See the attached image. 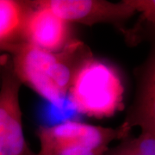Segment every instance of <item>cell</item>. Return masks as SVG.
Returning <instances> with one entry per match:
<instances>
[{"mask_svg": "<svg viewBox=\"0 0 155 155\" xmlns=\"http://www.w3.org/2000/svg\"><path fill=\"white\" fill-rule=\"evenodd\" d=\"M23 155H39L38 153H35L34 151H32V150L30 149V147H27V148H26V150H25V152H24V153H23Z\"/></svg>", "mask_w": 155, "mask_h": 155, "instance_id": "obj_11", "label": "cell"}, {"mask_svg": "<svg viewBox=\"0 0 155 155\" xmlns=\"http://www.w3.org/2000/svg\"><path fill=\"white\" fill-rule=\"evenodd\" d=\"M131 129L122 122L116 128L68 121L36 132L39 155H104L113 140L129 135Z\"/></svg>", "mask_w": 155, "mask_h": 155, "instance_id": "obj_3", "label": "cell"}, {"mask_svg": "<svg viewBox=\"0 0 155 155\" xmlns=\"http://www.w3.org/2000/svg\"><path fill=\"white\" fill-rule=\"evenodd\" d=\"M154 62L153 51L144 66L139 69L136 97L123 122L130 129L138 126L143 133L155 134Z\"/></svg>", "mask_w": 155, "mask_h": 155, "instance_id": "obj_7", "label": "cell"}, {"mask_svg": "<svg viewBox=\"0 0 155 155\" xmlns=\"http://www.w3.org/2000/svg\"><path fill=\"white\" fill-rule=\"evenodd\" d=\"M109 148L104 155H155V134L141 132L138 137H127Z\"/></svg>", "mask_w": 155, "mask_h": 155, "instance_id": "obj_9", "label": "cell"}, {"mask_svg": "<svg viewBox=\"0 0 155 155\" xmlns=\"http://www.w3.org/2000/svg\"><path fill=\"white\" fill-rule=\"evenodd\" d=\"M21 84L10 57L3 54L0 61V155H23L28 147L19 100Z\"/></svg>", "mask_w": 155, "mask_h": 155, "instance_id": "obj_4", "label": "cell"}, {"mask_svg": "<svg viewBox=\"0 0 155 155\" xmlns=\"http://www.w3.org/2000/svg\"><path fill=\"white\" fill-rule=\"evenodd\" d=\"M28 11L22 29V41L41 49L59 52L73 39L70 24L38 1H28Z\"/></svg>", "mask_w": 155, "mask_h": 155, "instance_id": "obj_6", "label": "cell"}, {"mask_svg": "<svg viewBox=\"0 0 155 155\" xmlns=\"http://www.w3.org/2000/svg\"><path fill=\"white\" fill-rule=\"evenodd\" d=\"M3 55V54H0V61H1V57Z\"/></svg>", "mask_w": 155, "mask_h": 155, "instance_id": "obj_12", "label": "cell"}, {"mask_svg": "<svg viewBox=\"0 0 155 155\" xmlns=\"http://www.w3.org/2000/svg\"><path fill=\"white\" fill-rule=\"evenodd\" d=\"M38 2L69 23L77 22L88 26L110 23L121 28L137 11L134 1L111 3L103 0H39Z\"/></svg>", "mask_w": 155, "mask_h": 155, "instance_id": "obj_5", "label": "cell"}, {"mask_svg": "<svg viewBox=\"0 0 155 155\" xmlns=\"http://www.w3.org/2000/svg\"><path fill=\"white\" fill-rule=\"evenodd\" d=\"M47 105L41 111V118L50 124L49 126L57 125L62 122L71 121L72 117L78 114L72 102L67 97L60 104H51L47 102ZM48 126V127H49Z\"/></svg>", "mask_w": 155, "mask_h": 155, "instance_id": "obj_10", "label": "cell"}, {"mask_svg": "<svg viewBox=\"0 0 155 155\" xmlns=\"http://www.w3.org/2000/svg\"><path fill=\"white\" fill-rule=\"evenodd\" d=\"M3 54L10 57L21 84L51 104H60L67 97L78 68L93 54L87 45L77 39L59 52L46 51L20 41L5 48Z\"/></svg>", "mask_w": 155, "mask_h": 155, "instance_id": "obj_1", "label": "cell"}, {"mask_svg": "<svg viewBox=\"0 0 155 155\" xmlns=\"http://www.w3.org/2000/svg\"><path fill=\"white\" fill-rule=\"evenodd\" d=\"M124 92L116 67L92 54L78 68L67 97L78 114L101 119L122 110Z\"/></svg>", "mask_w": 155, "mask_h": 155, "instance_id": "obj_2", "label": "cell"}, {"mask_svg": "<svg viewBox=\"0 0 155 155\" xmlns=\"http://www.w3.org/2000/svg\"><path fill=\"white\" fill-rule=\"evenodd\" d=\"M30 10L28 1L0 0V53L22 41L24 22Z\"/></svg>", "mask_w": 155, "mask_h": 155, "instance_id": "obj_8", "label": "cell"}]
</instances>
